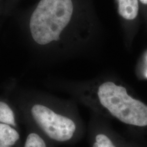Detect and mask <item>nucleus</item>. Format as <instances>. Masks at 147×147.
<instances>
[{
    "label": "nucleus",
    "instance_id": "f257e3e1",
    "mask_svg": "<svg viewBox=\"0 0 147 147\" xmlns=\"http://www.w3.org/2000/svg\"><path fill=\"white\" fill-rule=\"evenodd\" d=\"M72 12L71 0H41L30 19L31 34L35 42L45 45L59 40Z\"/></svg>",
    "mask_w": 147,
    "mask_h": 147
},
{
    "label": "nucleus",
    "instance_id": "f03ea898",
    "mask_svg": "<svg viewBox=\"0 0 147 147\" xmlns=\"http://www.w3.org/2000/svg\"><path fill=\"white\" fill-rule=\"evenodd\" d=\"M97 97L101 105L123 123L147 126V106L130 96L125 87L113 82H104L97 90Z\"/></svg>",
    "mask_w": 147,
    "mask_h": 147
},
{
    "label": "nucleus",
    "instance_id": "7ed1b4c3",
    "mask_svg": "<svg viewBox=\"0 0 147 147\" xmlns=\"http://www.w3.org/2000/svg\"><path fill=\"white\" fill-rule=\"evenodd\" d=\"M31 114L43 135L51 140L63 143L74 138L77 127L71 119L39 104L32 106Z\"/></svg>",
    "mask_w": 147,
    "mask_h": 147
},
{
    "label": "nucleus",
    "instance_id": "20e7f679",
    "mask_svg": "<svg viewBox=\"0 0 147 147\" xmlns=\"http://www.w3.org/2000/svg\"><path fill=\"white\" fill-rule=\"evenodd\" d=\"M20 140V134L14 127L0 123V147H14Z\"/></svg>",
    "mask_w": 147,
    "mask_h": 147
},
{
    "label": "nucleus",
    "instance_id": "39448f33",
    "mask_svg": "<svg viewBox=\"0 0 147 147\" xmlns=\"http://www.w3.org/2000/svg\"><path fill=\"white\" fill-rule=\"evenodd\" d=\"M118 1L119 13L127 20H133L138 14V0H117Z\"/></svg>",
    "mask_w": 147,
    "mask_h": 147
},
{
    "label": "nucleus",
    "instance_id": "423d86ee",
    "mask_svg": "<svg viewBox=\"0 0 147 147\" xmlns=\"http://www.w3.org/2000/svg\"><path fill=\"white\" fill-rule=\"evenodd\" d=\"M0 123L10 125L14 127H16L13 110L6 103L3 102H0Z\"/></svg>",
    "mask_w": 147,
    "mask_h": 147
},
{
    "label": "nucleus",
    "instance_id": "0eeeda50",
    "mask_svg": "<svg viewBox=\"0 0 147 147\" xmlns=\"http://www.w3.org/2000/svg\"><path fill=\"white\" fill-rule=\"evenodd\" d=\"M23 147H48V144L42 136L31 132L27 135Z\"/></svg>",
    "mask_w": 147,
    "mask_h": 147
},
{
    "label": "nucleus",
    "instance_id": "6e6552de",
    "mask_svg": "<svg viewBox=\"0 0 147 147\" xmlns=\"http://www.w3.org/2000/svg\"><path fill=\"white\" fill-rule=\"evenodd\" d=\"M92 147H117L111 138L105 134L100 133L95 135Z\"/></svg>",
    "mask_w": 147,
    "mask_h": 147
},
{
    "label": "nucleus",
    "instance_id": "1a4fd4ad",
    "mask_svg": "<svg viewBox=\"0 0 147 147\" xmlns=\"http://www.w3.org/2000/svg\"><path fill=\"white\" fill-rule=\"evenodd\" d=\"M143 76L147 78V52L144 55V61H143V68H142Z\"/></svg>",
    "mask_w": 147,
    "mask_h": 147
},
{
    "label": "nucleus",
    "instance_id": "9d476101",
    "mask_svg": "<svg viewBox=\"0 0 147 147\" xmlns=\"http://www.w3.org/2000/svg\"><path fill=\"white\" fill-rule=\"evenodd\" d=\"M141 1V3H142L143 4H147V0H140Z\"/></svg>",
    "mask_w": 147,
    "mask_h": 147
}]
</instances>
